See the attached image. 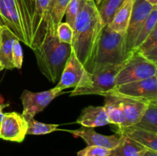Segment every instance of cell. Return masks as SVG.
I'll return each mask as SVG.
<instances>
[{"instance_id": "7c38bea8", "label": "cell", "mask_w": 157, "mask_h": 156, "mask_svg": "<svg viewBox=\"0 0 157 156\" xmlns=\"http://www.w3.org/2000/svg\"><path fill=\"white\" fill-rule=\"evenodd\" d=\"M28 122L22 115L16 112L5 113L0 125V139L22 142L27 135Z\"/></svg>"}, {"instance_id": "4fadbf2b", "label": "cell", "mask_w": 157, "mask_h": 156, "mask_svg": "<svg viewBox=\"0 0 157 156\" xmlns=\"http://www.w3.org/2000/svg\"><path fill=\"white\" fill-rule=\"evenodd\" d=\"M75 137L84 139L88 146H99L112 150L117 146L120 141L118 134L112 136H104L94 131V128L84 127L76 130H67Z\"/></svg>"}, {"instance_id": "d4e9b609", "label": "cell", "mask_w": 157, "mask_h": 156, "mask_svg": "<svg viewBox=\"0 0 157 156\" xmlns=\"http://www.w3.org/2000/svg\"><path fill=\"white\" fill-rule=\"evenodd\" d=\"M157 23V6H154L153 10L150 13L149 16L147 17V20L144 22L137 38H136V41L134 44V47L133 50H136L146 39L147 37L150 35L153 29L156 27Z\"/></svg>"}, {"instance_id": "9a60e30c", "label": "cell", "mask_w": 157, "mask_h": 156, "mask_svg": "<svg viewBox=\"0 0 157 156\" xmlns=\"http://www.w3.org/2000/svg\"><path fill=\"white\" fill-rule=\"evenodd\" d=\"M16 38L13 32L6 25H0V63L4 69L14 68L12 63V48Z\"/></svg>"}, {"instance_id": "d590c367", "label": "cell", "mask_w": 157, "mask_h": 156, "mask_svg": "<svg viewBox=\"0 0 157 156\" xmlns=\"http://www.w3.org/2000/svg\"><path fill=\"white\" fill-rule=\"evenodd\" d=\"M1 24H1V22H0V25H1Z\"/></svg>"}, {"instance_id": "2e32d148", "label": "cell", "mask_w": 157, "mask_h": 156, "mask_svg": "<svg viewBox=\"0 0 157 156\" xmlns=\"http://www.w3.org/2000/svg\"><path fill=\"white\" fill-rule=\"evenodd\" d=\"M77 122L82 126L89 128L103 126L110 123L104 107L93 106L83 109L81 115L77 119Z\"/></svg>"}, {"instance_id": "7a4b0ae2", "label": "cell", "mask_w": 157, "mask_h": 156, "mask_svg": "<svg viewBox=\"0 0 157 156\" xmlns=\"http://www.w3.org/2000/svg\"><path fill=\"white\" fill-rule=\"evenodd\" d=\"M35 0H0V22L31 47Z\"/></svg>"}, {"instance_id": "4316f807", "label": "cell", "mask_w": 157, "mask_h": 156, "mask_svg": "<svg viewBox=\"0 0 157 156\" xmlns=\"http://www.w3.org/2000/svg\"><path fill=\"white\" fill-rule=\"evenodd\" d=\"M81 2V0H71L66 8L65 13H64L66 17L65 22L67 23L72 29H74L77 15L79 12Z\"/></svg>"}, {"instance_id": "d6986e66", "label": "cell", "mask_w": 157, "mask_h": 156, "mask_svg": "<svg viewBox=\"0 0 157 156\" xmlns=\"http://www.w3.org/2000/svg\"><path fill=\"white\" fill-rule=\"evenodd\" d=\"M117 146L111 150L110 156H140L146 149L145 147L129 138L121 134Z\"/></svg>"}, {"instance_id": "603a6c76", "label": "cell", "mask_w": 157, "mask_h": 156, "mask_svg": "<svg viewBox=\"0 0 157 156\" xmlns=\"http://www.w3.org/2000/svg\"><path fill=\"white\" fill-rule=\"evenodd\" d=\"M148 61L157 64V26L135 50Z\"/></svg>"}, {"instance_id": "3957f363", "label": "cell", "mask_w": 157, "mask_h": 156, "mask_svg": "<svg viewBox=\"0 0 157 156\" xmlns=\"http://www.w3.org/2000/svg\"><path fill=\"white\" fill-rule=\"evenodd\" d=\"M33 51L41 73L49 81L55 83L60 79L70 56L71 45L60 42L57 33H50Z\"/></svg>"}, {"instance_id": "30bf717a", "label": "cell", "mask_w": 157, "mask_h": 156, "mask_svg": "<svg viewBox=\"0 0 157 156\" xmlns=\"http://www.w3.org/2000/svg\"><path fill=\"white\" fill-rule=\"evenodd\" d=\"M71 0H50L46 9L40 28L39 35L34 49L37 48L42 42L46 35L57 33V28L61 22L66 8ZM33 50V49H32Z\"/></svg>"}, {"instance_id": "8992f818", "label": "cell", "mask_w": 157, "mask_h": 156, "mask_svg": "<svg viewBox=\"0 0 157 156\" xmlns=\"http://www.w3.org/2000/svg\"><path fill=\"white\" fill-rule=\"evenodd\" d=\"M107 94L130 98L147 103L157 102V76L116 86L104 95Z\"/></svg>"}, {"instance_id": "277c9868", "label": "cell", "mask_w": 157, "mask_h": 156, "mask_svg": "<svg viewBox=\"0 0 157 156\" xmlns=\"http://www.w3.org/2000/svg\"><path fill=\"white\" fill-rule=\"evenodd\" d=\"M132 53L127 52L125 36L105 25L97 47L91 73L123 65Z\"/></svg>"}, {"instance_id": "44dd1931", "label": "cell", "mask_w": 157, "mask_h": 156, "mask_svg": "<svg viewBox=\"0 0 157 156\" xmlns=\"http://www.w3.org/2000/svg\"><path fill=\"white\" fill-rule=\"evenodd\" d=\"M126 0H101L98 5V13L105 25L110 24L117 12L124 5Z\"/></svg>"}, {"instance_id": "ac0fdd59", "label": "cell", "mask_w": 157, "mask_h": 156, "mask_svg": "<svg viewBox=\"0 0 157 156\" xmlns=\"http://www.w3.org/2000/svg\"><path fill=\"white\" fill-rule=\"evenodd\" d=\"M104 107L110 122L114 124L117 128H122L125 122V116L120 102L119 98L112 94L104 95Z\"/></svg>"}, {"instance_id": "1f68e13d", "label": "cell", "mask_w": 157, "mask_h": 156, "mask_svg": "<svg viewBox=\"0 0 157 156\" xmlns=\"http://www.w3.org/2000/svg\"><path fill=\"white\" fill-rule=\"evenodd\" d=\"M9 104H0V125H1V122L2 121L3 118H4L5 113H3L2 110L3 108H5L6 106H8Z\"/></svg>"}, {"instance_id": "5b68a950", "label": "cell", "mask_w": 157, "mask_h": 156, "mask_svg": "<svg viewBox=\"0 0 157 156\" xmlns=\"http://www.w3.org/2000/svg\"><path fill=\"white\" fill-rule=\"evenodd\" d=\"M155 76H157V64L133 50L118 71L115 85L119 86Z\"/></svg>"}, {"instance_id": "f1b7e54d", "label": "cell", "mask_w": 157, "mask_h": 156, "mask_svg": "<svg viewBox=\"0 0 157 156\" xmlns=\"http://www.w3.org/2000/svg\"><path fill=\"white\" fill-rule=\"evenodd\" d=\"M111 150L99 146H88L77 153V156H110Z\"/></svg>"}, {"instance_id": "9c48e42d", "label": "cell", "mask_w": 157, "mask_h": 156, "mask_svg": "<svg viewBox=\"0 0 157 156\" xmlns=\"http://www.w3.org/2000/svg\"><path fill=\"white\" fill-rule=\"evenodd\" d=\"M153 7L154 6L145 0H133L130 21L124 35L127 50L129 53L133 51L136 38Z\"/></svg>"}, {"instance_id": "52a82bcc", "label": "cell", "mask_w": 157, "mask_h": 156, "mask_svg": "<svg viewBox=\"0 0 157 156\" xmlns=\"http://www.w3.org/2000/svg\"><path fill=\"white\" fill-rule=\"evenodd\" d=\"M122 66L104 70L100 73H89L86 80L80 87H75L71 93V96L89 94L104 96L115 87L116 76Z\"/></svg>"}, {"instance_id": "6da1fadb", "label": "cell", "mask_w": 157, "mask_h": 156, "mask_svg": "<svg viewBox=\"0 0 157 156\" xmlns=\"http://www.w3.org/2000/svg\"><path fill=\"white\" fill-rule=\"evenodd\" d=\"M104 26L94 0H81L73 29L71 50L90 73Z\"/></svg>"}, {"instance_id": "cb8c5ba5", "label": "cell", "mask_w": 157, "mask_h": 156, "mask_svg": "<svg viewBox=\"0 0 157 156\" xmlns=\"http://www.w3.org/2000/svg\"><path fill=\"white\" fill-rule=\"evenodd\" d=\"M132 126L157 133V102H150L140 122Z\"/></svg>"}, {"instance_id": "d6a6232c", "label": "cell", "mask_w": 157, "mask_h": 156, "mask_svg": "<svg viewBox=\"0 0 157 156\" xmlns=\"http://www.w3.org/2000/svg\"><path fill=\"white\" fill-rule=\"evenodd\" d=\"M146 2H149L150 4L153 5V6H157V0H145Z\"/></svg>"}, {"instance_id": "8fae6325", "label": "cell", "mask_w": 157, "mask_h": 156, "mask_svg": "<svg viewBox=\"0 0 157 156\" xmlns=\"http://www.w3.org/2000/svg\"><path fill=\"white\" fill-rule=\"evenodd\" d=\"M89 72L84 67L73 51L71 52L56 88L60 90L80 87L87 79Z\"/></svg>"}, {"instance_id": "e575fe53", "label": "cell", "mask_w": 157, "mask_h": 156, "mask_svg": "<svg viewBox=\"0 0 157 156\" xmlns=\"http://www.w3.org/2000/svg\"><path fill=\"white\" fill-rule=\"evenodd\" d=\"M100 1H101V0H94V2H95V3H96V5H98V3H99Z\"/></svg>"}, {"instance_id": "836d02e7", "label": "cell", "mask_w": 157, "mask_h": 156, "mask_svg": "<svg viewBox=\"0 0 157 156\" xmlns=\"http://www.w3.org/2000/svg\"><path fill=\"white\" fill-rule=\"evenodd\" d=\"M3 69H4V67H2V65L1 63H0V72H1V70H2Z\"/></svg>"}, {"instance_id": "7402d4cb", "label": "cell", "mask_w": 157, "mask_h": 156, "mask_svg": "<svg viewBox=\"0 0 157 156\" xmlns=\"http://www.w3.org/2000/svg\"><path fill=\"white\" fill-rule=\"evenodd\" d=\"M50 0H35V9L32 17V37L30 48L34 49L39 35L40 28Z\"/></svg>"}, {"instance_id": "f546056e", "label": "cell", "mask_w": 157, "mask_h": 156, "mask_svg": "<svg viewBox=\"0 0 157 156\" xmlns=\"http://www.w3.org/2000/svg\"><path fill=\"white\" fill-rule=\"evenodd\" d=\"M12 63L14 68L21 69L23 63V51L20 41L15 40L12 48Z\"/></svg>"}, {"instance_id": "484cf974", "label": "cell", "mask_w": 157, "mask_h": 156, "mask_svg": "<svg viewBox=\"0 0 157 156\" xmlns=\"http://www.w3.org/2000/svg\"><path fill=\"white\" fill-rule=\"evenodd\" d=\"M28 122L27 135H46L58 130L59 126L56 124H45L39 122L35 120L34 118L29 119Z\"/></svg>"}, {"instance_id": "ba28073f", "label": "cell", "mask_w": 157, "mask_h": 156, "mask_svg": "<svg viewBox=\"0 0 157 156\" xmlns=\"http://www.w3.org/2000/svg\"><path fill=\"white\" fill-rule=\"evenodd\" d=\"M63 93L64 92H62V90H60L56 87L39 93H34L25 90L21 96L23 106L21 115L26 121L35 118V116L38 113L43 111L55 98Z\"/></svg>"}, {"instance_id": "4dcf8cb0", "label": "cell", "mask_w": 157, "mask_h": 156, "mask_svg": "<svg viewBox=\"0 0 157 156\" xmlns=\"http://www.w3.org/2000/svg\"><path fill=\"white\" fill-rule=\"evenodd\" d=\"M140 156H157V151L146 148Z\"/></svg>"}, {"instance_id": "ffe728a7", "label": "cell", "mask_w": 157, "mask_h": 156, "mask_svg": "<svg viewBox=\"0 0 157 156\" xmlns=\"http://www.w3.org/2000/svg\"><path fill=\"white\" fill-rule=\"evenodd\" d=\"M133 4V0H126L124 5L117 12L110 24H108L111 30L121 35H125L131 15Z\"/></svg>"}, {"instance_id": "5bb4252c", "label": "cell", "mask_w": 157, "mask_h": 156, "mask_svg": "<svg viewBox=\"0 0 157 156\" xmlns=\"http://www.w3.org/2000/svg\"><path fill=\"white\" fill-rule=\"evenodd\" d=\"M113 95V94H112ZM116 96V95H114ZM117 96L119 98L124 116H125V122L122 128L132 126L136 125L140 122L144 113L147 110L148 105L150 103L142 102V101L135 100L122 96Z\"/></svg>"}, {"instance_id": "83f0119b", "label": "cell", "mask_w": 157, "mask_h": 156, "mask_svg": "<svg viewBox=\"0 0 157 156\" xmlns=\"http://www.w3.org/2000/svg\"><path fill=\"white\" fill-rule=\"evenodd\" d=\"M74 30L66 22H61L57 28V37L60 42L71 45Z\"/></svg>"}, {"instance_id": "e0dca14e", "label": "cell", "mask_w": 157, "mask_h": 156, "mask_svg": "<svg viewBox=\"0 0 157 156\" xmlns=\"http://www.w3.org/2000/svg\"><path fill=\"white\" fill-rule=\"evenodd\" d=\"M116 133L118 135H125L147 149L157 151L156 132L147 131L134 126H129L126 128H118Z\"/></svg>"}]
</instances>
